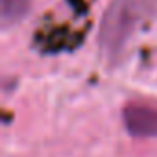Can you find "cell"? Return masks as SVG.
Instances as JSON below:
<instances>
[{"label":"cell","mask_w":157,"mask_h":157,"mask_svg":"<svg viewBox=\"0 0 157 157\" xmlns=\"http://www.w3.org/2000/svg\"><path fill=\"white\" fill-rule=\"evenodd\" d=\"M151 10L150 0H113L102 17L98 35L100 48L105 57H118L137 26L150 15Z\"/></svg>","instance_id":"obj_1"},{"label":"cell","mask_w":157,"mask_h":157,"mask_svg":"<svg viewBox=\"0 0 157 157\" xmlns=\"http://www.w3.org/2000/svg\"><path fill=\"white\" fill-rule=\"evenodd\" d=\"M122 120L133 137H157V109L129 104L122 111Z\"/></svg>","instance_id":"obj_2"},{"label":"cell","mask_w":157,"mask_h":157,"mask_svg":"<svg viewBox=\"0 0 157 157\" xmlns=\"http://www.w3.org/2000/svg\"><path fill=\"white\" fill-rule=\"evenodd\" d=\"M33 0H0V22L8 30L19 24L30 11Z\"/></svg>","instance_id":"obj_3"}]
</instances>
